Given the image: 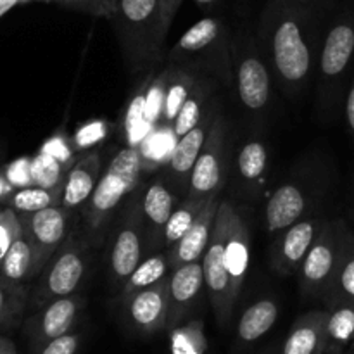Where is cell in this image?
I'll return each mask as SVG.
<instances>
[{"mask_svg": "<svg viewBox=\"0 0 354 354\" xmlns=\"http://www.w3.org/2000/svg\"><path fill=\"white\" fill-rule=\"evenodd\" d=\"M258 41L272 75L287 95L306 88L322 47L310 7L290 0H268Z\"/></svg>", "mask_w": 354, "mask_h": 354, "instance_id": "cell-1", "label": "cell"}, {"mask_svg": "<svg viewBox=\"0 0 354 354\" xmlns=\"http://www.w3.org/2000/svg\"><path fill=\"white\" fill-rule=\"evenodd\" d=\"M232 38L220 17H203L169 48L166 66L204 76L223 86L234 85Z\"/></svg>", "mask_w": 354, "mask_h": 354, "instance_id": "cell-2", "label": "cell"}, {"mask_svg": "<svg viewBox=\"0 0 354 354\" xmlns=\"http://www.w3.org/2000/svg\"><path fill=\"white\" fill-rule=\"evenodd\" d=\"M107 19L120 40L131 73L154 69L165 61V30L158 0H120Z\"/></svg>", "mask_w": 354, "mask_h": 354, "instance_id": "cell-3", "label": "cell"}, {"mask_svg": "<svg viewBox=\"0 0 354 354\" xmlns=\"http://www.w3.org/2000/svg\"><path fill=\"white\" fill-rule=\"evenodd\" d=\"M142 166H144L142 151L131 145L123 147L111 159L88 203L82 209L86 230L90 234H99L109 223L118 207L127 203L128 197L137 190Z\"/></svg>", "mask_w": 354, "mask_h": 354, "instance_id": "cell-4", "label": "cell"}, {"mask_svg": "<svg viewBox=\"0 0 354 354\" xmlns=\"http://www.w3.org/2000/svg\"><path fill=\"white\" fill-rule=\"evenodd\" d=\"M234 86L242 109L259 118L272 102V69L266 62L258 37L239 31L232 38Z\"/></svg>", "mask_w": 354, "mask_h": 354, "instance_id": "cell-5", "label": "cell"}, {"mask_svg": "<svg viewBox=\"0 0 354 354\" xmlns=\"http://www.w3.org/2000/svg\"><path fill=\"white\" fill-rule=\"evenodd\" d=\"M354 59V17L341 16L325 33L318 55L322 109L332 114L341 102L348 71Z\"/></svg>", "mask_w": 354, "mask_h": 354, "instance_id": "cell-6", "label": "cell"}, {"mask_svg": "<svg viewBox=\"0 0 354 354\" xmlns=\"http://www.w3.org/2000/svg\"><path fill=\"white\" fill-rule=\"evenodd\" d=\"M90 256L88 245L78 235H69L68 241L59 248L45 265L41 280L35 290V304L52 303L76 294L78 287L86 277Z\"/></svg>", "mask_w": 354, "mask_h": 354, "instance_id": "cell-7", "label": "cell"}, {"mask_svg": "<svg viewBox=\"0 0 354 354\" xmlns=\"http://www.w3.org/2000/svg\"><path fill=\"white\" fill-rule=\"evenodd\" d=\"M346 227L348 225L342 220L325 221L313 248L304 258L297 277L301 292L306 297L325 299L327 296L341 263Z\"/></svg>", "mask_w": 354, "mask_h": 354, "instance_id": "cell-8", "label": "cell"}, {"mask_svg": "<svg viewBox=\"0 0 354 354\" xmlns=\"http://www.w3.org/2000/svg\"><path fill=\"white\" fill-rule=\"evenodd\" d=\"M145 225L142 194L135 190L124 203V211L114 232L109 252V273L114 283H124L144 261Z\"/></svg>", "mask_w": 354, "mask_h": 354, "instance_id": "cell-9", "label": "cell"}, {"mask_svg": "<svg viewBox=\"0 0 354 354\" xmlns=\"http://www.w3.org/2000/svg\"><path fill=\"white\" fill-rule=\"evenodd\" d=\"M225 176H227V120L220 106L209 137L194 166L187 196L207 199L213 194H220Z\"/></svg>", "mask_w": 354, "mask_h": 354, "instance_id": "cell-10", "label": "cell"}, {"mask_svg": "<svg viewBox=\"0 0 354 354\" xmlns=\"http://www.w3.org/2000/svg\"><path fill=\"white\" fill-rule=\"evenodd\" d=\"M218 109H220V102L216 99L213 106L207 109V113L204 114L203 120L185 137H182L176 142L175 149H173L171 156H169L168 165H166L165 169V180L168 182V185L171 187L178 199H183L189 194L190 176H192L194 166H196L201 151H203L204 144H206L207 137H209L211 127H213Z\"/></svg>", "mask_w": 354, "mask_h": 354, "instance_id": "cell-11", "label": "cell"}, {"mask_svg": "<svg viewBox=\"0 0 354 354\" xmlns=\"http://www.w3.org/2000/svg\"><path fill=\"white\" fill-rule=\"evenodd\" d=\"M69 223L71 214L62 206H52L28 214V220L23 221L24 234L33 245L37 275L69 239Z\"/></svg>", "mask_w": 354, "mask_h": 354, "instance_id": "cell-12", "label": "cell"}, {"mask_svg": "<svg viewBox=\"0 0 354 354\" xmlns=\"http://www.w3.org/2000/svg\"><path fill=\"white\" fill-rule=\"evenodd\" d=\"M322 218H304L277 237L272 251V265L280 275H297L304 258L320 235L324 223Z\"/></svg>", "mask_w": 354, "mask_h": 354, "instance_id": "cell-13", "label": "cell"}, {"mask_svg": "<svg viewBox=\"0 0 354 354\" xmlns=\"http://www.w3.org/2000/svg\"><path fill=\"white\" fill-rule=\"evenodd\" d=\"M176 194L165 180H154L142 192V214L145 225V249L149 256L156 254L162 248L165 228L176 207ZM147 256V258H149Z\"/></svg>", "mask_w": 354, "mask_h": 354, "instance_id": "cell-14", "label": "cell"}, {"mask_svg": "<svg viewBox=\"0 0 354 354\" xmlns=\"http://www.w3.org/2000/svg\"><path fill=\"white\" fill-rule=\"evenodd\" d=\"M220 204V194H213V196L207 197L206 206L203 207V211H201L197 220L192 223V227L189 228V232L180 239L178 244H175L166 252L171 272L203 259L204 252H206L207 245H209L211 235H213L214 221H216Z\"/></svg>", "mask_w": 354, "mask_h": 354, "instance_id": "cell-15", "label": "cell"}, {"mask_svg": "<svg viewBox=\"0 0 354 354\" xmlns=\"http://www.w3.org/2000/svg\"><path fill=\"white\" fill-rule=\"evenodd\" d=\"M204 286L203 259L182 266L169 273L168 283V327L166 330H175L189 317L196 306L199 294Z\"/></svg>", "mask_w": 354, "mask_h": 354, "instance_id": "cell-16", "label": "cell"}, {"mask_svg": "<svg viewBox=\"0 0 354 354\" xmlns=\"http://www.w3.org/2000/svg\"><path fill=\"white\" fill-rule=\"evenodd\" d=\"M168 283L169 277H166L124 301L131 325L142 334L151 335L168 327Z\"/></svg>", "mask_w": 354, "mask_h": 354, "instance_id": "cell-17", "label": "cell"}, {"mask_svg": "<svg viewBox=\"0 0 354 354\" xmlns=\"http://www.w3.org/2000/svg\"><path fill=\"white\" fill-rule=\"evenodd\" d=\"M310 197L303 187L296 183H283L270 196L265 207V225L270 235L279 237L282 232L306 218L310 209Z\"/></svg>", "mask_w": 354, "mask_h": 354, "instance_id": "cell-18", "label": "cell"}, {"mask_svg": "<svg viewBox=\"0 0 354 354\" xmlns=\"http://www.w3.org/2000/svg\"><path fill=\"white\" fill-rule=\"evenodd\" d=\"M82 306L83 297L78 294L45 304L40 313L30 322V332L35 341L45 346L54 339L69 334Z\"/></svg>", "mask_w": 354, "mask_h": 354, "instance_id": "cell-19", "label": "cell"}, {"mask_svg": "<svg viewBox=\"0 0 354 354\" xmlns=\"http://www.w3.org/2000/svg\"><path fill=\"white\" fill-rule=\"evenodd\" d=\"M100 176H102V158H100L99 151L92 149V151L85 152L69 168L68 175H66L64 190H62L61 206L69 213L83 209V206L88 203L90 196L95 190Z\"/></svg>", "mask_w": 354, "mask_h": 354, "instance_id": "cell-20", "label": "cell"}, {"mask_svg": "<svg viewBox=\"0 0 354 354\" xmlns=\"http://www.w3.org/2000/svg\"><path fill=\"white\" fill-rule=\"evenodd\" d=\"M327 310H315L304 313L290 328L282 354H324L327 349Z\"/></svg>", "mask_w": 354, "mask_h": 354, "instance_id": "cell-21", "label": "cell"}, {"mask_svg": "<svg viewBox=\"0 0 354 354\" xmlns=\"http://www.w3.org/2000/svg\"><path fill=\"white\" fill-rule=\"evenodd\" d=\"M214 85L216 82L209 78H204L201 76L197 80L196 86L192 88V92L187 97L185 104L180 109L178 116H176L175 123L171 127L173 137H176V140H180L182 137H185L197 123L204 118V114L207 113L213 102L216 100L214 95Z\"/></svg>", "mask_w": 354, "mask_h": 354, "instance_id": "cell-22", "label": "cell"}, {"mask_svg": "<svg viewBox=\"0 0 354 354\" xmlns=\"http://www.w3.org/2000/svg\"><path fill=\"white\" fill-rule=\"evenodd\" d=\"M279 318V306L273 299H259L242 313L237 327L239 341L242 344H252L261 339Z\"/></svg>", "mask_w": 354, "mask_h": 354, "instance_id": "cell-23", "label": "cell"}, {"mask_svg": "<svg viewBox=\"0 0 354 354\" xmlns=\"http://www.w3.org/2000/svg\"><path fill=\"white\" fill-rule=\"evenodd\" d=\"M166 68H168V82H166L165 104H162V114L159 127H165L171 130L180 109H182L187 97L192 92V88L196 86L197 80L201 76L182 71V69L169 68V66H166Z\"/></svg>", "mask_w": 354, "mask_h": 354, "instance_id": "cell-24", "label": "cell"}, {"mask_svg": "<svg viewBox=\"0 0 354 354\" xmlns=\"http://www.w3.org/2000/svg\"><path fill=\"white\" fill-rule=\"evenodd\" d=\"M324 301L327 306L334 303H349L354 306V234L348 227L342 241L341 263Z\"/></svg>", "mask_w": 354, "mask_h": 354, "instance_id": "cell-25", "label": "cell"}, {"mask_svg": "<svg viewBox=\"0 0 354 354\" xmlns=\"http://www.w3.org/2000/svg\"><path fill=\"white\" fill-rule=\"evenodd\" d=\"M268 166V152L263 140L245 142L237 154V173L248 192H254L261 187Z\"/></svg>", "mask_w": 354, "mask_h": 354, "instance_id": "cell-26", "label": "cell"}, {"mask_svg": "<svg viewBox=\"0 0 354 354\" xmlns=\"http://www.w3.org/2000/svg\"><path fill=\"white\" fill-rule=\"evenodd\" d=\"M327 349L325 353L341 354L354 342V306L349 303H334L328 306Z\"/></svg>", "mask_w": 354, "mask_h": 354, "instance_id": "cell-27", "label": "cell"}, {"mask_svg": "<svg viewBox=\"0 0 354 354\" xmlns=\"http://www.w3.org/2000/svg\"><path fill=\"white\" fill-rule=\"evenodd\" d=\"M169 277V259L165 251L151 254L138 265V268L131 273L130 279L123 283L121 289V297L124 301L133 294L147 289V287L156 286L162 279Z\"/></svg>", "mask_w": 354, "mask_h": 354, "instance_id": "cell-28", "label": "cell"}, {"mask_svg": "<svg viewBox=\"0 0 354 354\" xmlns=\"http://www.w3.org/2000/svg\"><path fill=\"white\" fill-rule=\"evenodd\" d=\"M0 270H2L3 279L10 283H17L28 277L37 275L35 251L26 234H23L14 242L3 261L0 263Z\"/></svg>", "mask_w": 354, "mask_h": 354, "instance_id": "cell-29", "label": "cell"}, {"mask_svg": "<svg viewBox=\"0 0 354 354\" xmlns=\"http://www.w3.org/2000/svg\"><path fill=\"white\" fill-rule=\"evenodd\" d=\"M206 203L207 199H197V197L190 196L183 197L180 201L165 228V239H162L165 252H168L173 245L178 244L180 239L189 232V228L197 220V216L203 211V207L206 206Z\"/></svg>", "mask_w": 354, "mask_h": 354, "instance_id": "cell-30", "label": "cell"}, {"mask_svg": "<svg viewBox=\"0 0 354 354\" xmlns=\"http://www.w3.org/2000/svg\"><path fill=\"white\" fill-rule=\"evenodd\" d=\"M61 201L62 189L48 190L41 187H31V189H21L14 194L12 207L21 213L31 214L52 206H61Z\"/></svg>", "mask_w": 354, "mask_h": 354, "instance_id": "cell-31", "label": "cell"}, {"mask_svg": "<svg viewBox=\"0 0 354 354\" xmlns=\"http://www.w3.org/2000/svg\"><path fill=\"white\" fill-rule=\"evenodd\" d=\"M173 354H206L207 341L204 337L203 324L192 322L189 325H180L171 330Z\"/></svg>", "mask_w": 354, "mask_h": 354, "instance_id": "cell-32", "label": "cell"}, {"mask_svg": "<svg viewBox=\"0 0 354 354\" xmlns=\"http://www.w3.org/2000/svg\"><path fill=\"white\" fill-rule=\"evenodd\" d=\"M31 180L37 182L38 187H41V189L64 190L66 178H62L61 162L57 161L55 156L47 154V152L38 156L33 165H31Z\"/></svg>", "mask_w": 354, "mask_h": 354, "instance_id": "cell-33", "label": "cell"}, {"mask_svg": "<svg viewBox=\"0 0 354 354\" xmlns=\"http://www.w3.org/2000/svg\"><path fill=\"white\" fill-rule=\"evenodd\" d=\"M24 234L23 221L17 220L12 209L0 211V263L3 261L14 242Z\"/></svg>", "mask_w": 354, "mask_h": 354, "instance_id": "cell-34", "label": "cell"}, {"mask_svg": "<svg viewBox=\"0 0 354 354\" xmlns=\"http://www.w3.org/2000/svg\"><path fill=\"white\" fill-rule=\"evenodd\" d=\"M24 294L14 289L12 283L0 277V320L14 317L23 310Z\"/></svg>", "mask_w": 354, "mask_h": 354, "instance_id": "cell-35", "label": "cell"}, {"mask_svg": "<svg viewBox=\"0 0 354 354\" xmlns=\"http://www.w3.org/2000/svg\"><path fill=\"white\" fill-rule=\"evenodd\" d=\"M80 348V334L76 332H69V334L62 335V337L54 339V341L47 342L41 348L40 354H76Z\"/></svg>", "mask_w": 354, "mask_h": 354, "instance_id": "cell-36", "label": "cell"}, {"mask_svg": "<svg viewBox=\"0 0 354 354\" xmlns=\"http://www.w3.org/2000/svg\"><path fill=\"white\" fill-rule=\"evenodd\" d=\"M118 2H120V0H83V2L80 3V7L88 10V12L95 14V16L109 17L111 14L114 12V9H116Z\"/></svg>", "mask_w": 354, "mask_h": 354, "instance_id": "cell-37", "label": "cell"}, {"mask_svg": "<svg viewBox=\"0 0 354 354\" xmlns=\"http://www.w3.org/2000/svg\"><path fill=\"white\" fill-rule=\"evenodd\" d=\"M182 2L183 0H158L162 26H165L166 31H169V26H171L173 19H175V16H176V12H178Z\"/></svg>", "mask_w": 354, "mask_h": 354, "instance_id": "cell-38", "label": "cell"}, {"mask_svg": "<svg viewBox=\"0 0 354 354\" xmlns=\"http://www.w3.org/2000/svg\"><path fill=\"white\" fill-rule=\"evenodd\" d=\"M346 121H348L349 131H351L353 138H354V73L351 76V83L348 86V93H346Z\"/></svg>", "mask_w": 354, "mask_h": 354, "instance_id": "cell-39", "label": "cell"}, {"mask_svg": "<svg viewBox=\"0 0 354 354\" xmlns=\"http://www.w3.org/2000/svg\"><path fill=\"white\" fill-rule=\"evenodd\" d=\"M19 0H0V17L3 16L6 12H9Z\"/></svg>", "mask_w": 354, "mask_h": 354, "instance_id": "cell-40", "label": "cell"}, {"mask_svg": "<svg viewBox=\"0 0 354 354\" xmlns=\"http://www.w3.org/2000/svg\"><path fill=\"white\" fill-rule=\"evenodd\" d=\"M194 2H196L201 9L211 10L213 7H216L218 3H220V0H194Z\"/></svg>", "mask_w": 354, "mask_h": 354, "instance_id": "cell-41", "label": "cell"}, {"mask_svg": "<svg viewBox=\"0 0 354 354\" xmlns=\"http://www.w3.org/2000/svg\"><path fill=\"white\" fill-rule=\"evenodd\" d=\"M0 354H16L14 353V346L6 339H0Z\"/></svg>", "mask_w": 354, "mask_h": 354, "instance_id": "cell-42", "label": "cell"}, {"mask_svg": "<svg viewBox=\"0 0 354 354\" xmlns=\"http://www.w3.org/2000/svg\"><path fill=\"white\" fill-rule=\"evenodd\" d=\"M290 2H296V3H303V6H313V3L320 2V0H290Z\"/></svg>", "mask_w": 354, "mask_h": 354, "instance_id": "cell-43", "label": "cell"}, {"mask_svg": "<svg viewBox=\"0 0 354 354\" xmlns=\"http://www.w3.org/2000/svg\"><path fill=\"white\" fill-rule=\"evenodd\" d=\"M62 2H75V6H80V3H82L83 0H62Z\"/></svg>", "mask_w": 354, "mask_h": 354, "instance_id": "cell-44", "label": "cell"}]
</instances>
